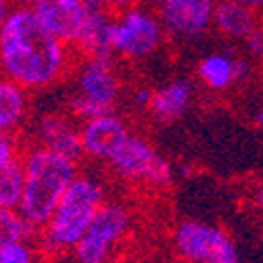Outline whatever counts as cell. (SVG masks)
<instances>
[{
    "instance_id": "obj_27",
    "label": "cell",
    "mask_w": 263,
    "mask_h": 263,
    "mask_svg": "<svg viewBox=\"0 0 263 263\" xmlns=\"http://www.w3.org/2000/svg\"><path fill=\"white\" fill-rule=\"evenodd\" d=\"M253 203H255V207L259 209V213H263V186H259V188L255 190V194H253Z\"/></svg>"
},
{
    "instance_id": "obj_21",
    "label": "cell",
    "mask_w": 263,
    "mask_h": 263,
    "mask_svg": "<svg viewBox=\"0 0 263 263\" xmlns=\"http://www.w3.org/2000/svg\"><path fill=\"white\" fill-rule=\"evenodd\" d=\"M207 263H242V259L236 251V245L230 238V234L219 242V247L213 251V255L209 257Z\"/></svg>"
},
{
    "instance_id": "obj_23",
    "label": "cell",
    "mask_w": 263,
    "mask_h": 263,
    "mask_svg": "<svg viewBox=\"0 0 263 263\" xmlns=\"http://www.w3.org/2000/svg\"><path fill=\"white\" fill-rule=\"evenodd\" d=\"M151 98H153V88H148L144 84L134 86V88H132V92H129V103H132V107L138 109V111H148Z\"/></svg>"
},
{
    "instance_id": "obj_28",
    "label": "cell",
    "mask_w": 263,
    "mask_h": 263,
    "mask_svg": "<svg viewBox=\"0 0 263 263\" xmlns=\"http://www.w3.org/2000/svg\"><path fill=\"white\" fill-rule=\"evenodd\" d=\"M253 123H255L259 129H263V107H259V109L253 113Z\"/></svg>"
},
{
    "instance_id": "obj_2",
    "label": "cell",
    "mask_w": 263,
    "mask_h": 263,
    "mask_svg": "<svg viewBox=\"0 0 263 263\" xmlns=\"http://www.w3.org/2000/svg\"><path fill=\"white\" fill-rule=\"evenodd\" d=\"M107 201L105 180L90 172H80L63 194L48 223L36 236L42 257L59 259L63 255H71Z\"/></svg>"
},
{
    "instance_id": "obj_19",
    "label": "cell",
    "mask_w": 263,
    "mask_h": 263,
    "mask_svg": "<svg viewBox=\"0 0 263 263\" xmlns=\"http://www.w3.org/2000/svg\"><path fill=\"white\" fill-rule=\"evenodd\" d=\"M42 259L36 238L11 242L0 251V263H42Z\"/></svg>"
},
{
    "instance_id": "obj_7",
    "label": "cell",
    "mask_w": 263,
    "mask_h": 263,
    "mask_svg": "<svg viewBox=\"0 0 263 263\" xmlns=\"http://www.w3.org/2000/svg\"><path fill=\"white\" fill-rule=\"evenodd\" d=\"M107 167L121 182L146 186L153 190L170 188L174 182L172 163L153 146L146 136L136 134V132L109 159Z\"/></svg>"
},
{
    "instance_id": "obj_17",
    "label": "cell",
    "mask_w": 263,
    "mask_h": 263,
    "mask_svg": "<svg viewBox=\"0 0 263 263\" xmlns=\"http://www.w3.org/2000/svg\"><path fill=\"white\" fill-rule=\"evenodd\" d=\"M25 188V172L23 159H15L0 167V207L3 209H19Z\"/></svg>"
},
{
    "instance_id": "obj_25",
    "label": "cell",
    "mask_w": 263,
    "mask_h": 263,
    "mask_svg": "<svg viewBox=\"0 0 263 263\" xmlns=\"http://www.w3.org/2000/svg\"><path fill=\"white\" fill-rule=\"evenodd\" d=\"M230 3L242 5V7L251 9V11H253V13H257V15H263V0H230Z\"/></svg>"
},
{
    "instance_id": "obj_22",
    "label": "cell",
    "mask_w": 263,
    "mask_h": 263,
    "mask_svg": "<svg viewBox=\"0 0 263 263\" xmlns=\"http://www.w3.org/2000/svg\"><path fill=\"white\" fill-rule=\"evenodd\" d=\"M245 46V54L249 61H257L263 63V25H259L253 34L242 42Z\"/></svg>"
},
{
    "instance_id": "obj_29",
    "label": "cell",
    "mask_w": 263,
    "mask_h": 263,
    "mask_svg": "<svg viewBox=\"0 0 263 263\" xmlns=\"http://www.w3.org/2000/svg\"><path fill=\"white\" fill-rule=\"evenodd\" d=\"M167 0H140V5H146V7H151V9H161L163 5H165Z\"/></svg>"
},
{
    "instance_id": "obj_8",
    "label": "cell",
    "mask_w": 263,
    "mask_h": 263,
    "mask_svg": "<svg viewBox=\"0 0 263 263\" xmlns=\"http://www.w3.org/2000/svg\"><path fill=\"white\" fill-rule=\"evenodd\" d=\"M217 0H167L157 9L165 36L178 44H194L213 31Z\"/></svg>"
},
{
    "instance_id": "obj_16",
    "label": "cell",
    "mask_w": 263,
    "mask_h": 263,
    "mask_svg": "<svg viewBox=\"0 0 263 263\" xmlns=\"http://www.w3.org/2000/svg\"><path fill=\"white\" fill-rule=\"evenodd\" d=\"M29 119V92L21 86L3 80L0 82V132L19 134Z\"/></svg>"
},
{
    "instance_id": "obj_9",
    "label": "cell",
    "mask_w": 263,
    "mask_h": 263,
    "mask_svg": "<svg viewBox=\"0 0 263 263\" xmlns=\"http://www.w3.org/2000/svg\"><path fill=\"white\" fill-rule=\"evenodd\" d=\"M34 9L40 21L73 50L80 46L92 21L105 11L96 0H44Z\"/></svg>"
},
{
    "instance_id": "obj_30",
    "label": "cell",
    "mask_w": 263,
    "mask_h": 263,
    "mask_svg": "<svg viewBox=\"0 0 263 263\" xmlns=\"http://www.w3.org/2000/svg\"><path fill=\"white\" fill-rule=\"evenodd\" d=\"M13 3L19 7H38L40 3H44V0H13Z\"/></svg>"
},
{
    "instance_id": "obj_11",
    "label": "cell",
    "mask_w": 263,
    "mask_h": 263,
    "mask_svg": "<svg viewBox=\"0 0 263 263\" xmlns=\"http://www.w3.org/2000/svg\"><path fill=\"white\" fill-rule=\"evenodd\" d=\"M134 134L127 119L119 113H109L80 123V138L84 157L98 163H109V159Z\"/></svg>"
},
{
    "instance_id": "obj_12",
    "label": "cell",
    "mask_w": 263,
    "mask_h": 263,
    "mask_svg": "<svg viewBox=\"0 0 263 263\" xmlns=\"http://www.w3.org/2000/svg\"><path fill=\"white\" fill-rule=\"evenodd\" d=\"M29 138H31V144L48 148L73 161L84 159L80 125L69 113L50 111V113L38 115L29 125Z\"/></svg>"
},
{
    "instance_id": "obj_15",
    "label": "cell",
    "mask_w": 263,
    "mask_h": 263,
    "mask_svg": "<svg viewBox=\"0 0 263 263\" xmlns=\"http://www.w3.org/2000/svg\"><path fill=\"white\" fill-rule=\"evenodd\" d=\"M259 25L261 17L251 9L230 3V0H217L213 13V31L219 38L242 44Z\"/></svg>"
},
{
    "instance_id": "obj_10",
    "label": "cell",
    "mask_w": 263,
    "mask_h": 263,
    "mask_svg": "<svg viewBox=\"0 0 263 263\" xmlns=\"http://www.w3.org/2000/svg\"><path fill=\"white\" fill-rule=\"evenodd\" d=\"M194 76L207 92L226 94L251 80L253 61L234 50H211L196 61Z\"/></svg>"
},
{
    "instance_id": "obj_13",
    "label": "cell",
    "mask_w": 263,
    "mask_h": 263,
    "mask_svg": "<svg viewBox=\"0 0 263 263\" xmlns=\"http://www.w3.org/2000/svg\"><path fill=\"white\" fill-rule=\"evenodd\" d=\"M228 232L201 219H182L172 230L174 253L184 263H207Z\"/></svg>"
},
{
    "instance_id": "obj_26",
    "label": "cell",
    "mask_w": 263,
    "mask_h": 263,
    "mask_svg": "<svg viewBox=\"0 0 263 263\" xmlns=\"http://www.w3.org/2000/svg\"><path fill=\"white\" fill-rule=\"evenodd\" d=\"M13 7H15L13 0H0V27H3V23L7 21L9 13L13 11Z\"/></svg>"
},
{
    "instance_id": "obj_3",
    "label": "cell",
    "mask_w": 263,
    "mask_h": 263,
    "mask_svg": "<svg viewBox=\"0 0 263 263\" xmlns=\"http://www.w3.org/2000/svg\"><path fill=\"white\" fill-rule=\"evenodd\" d=\"M21 159L25 172V188L17 211L36 232H40L52 217L63 194L78 178L80 161L36 144L25 146Z\"/></svg>"
},
{
    "instance_id": "obj_5",
    "label": "cell",
    "mask_w": 263,
    "mask_h": 263,
    "mask_svg": "<svg viewBox=\"0 0 263 263\" xmlns=\"http://www.w3.org/2000/svg\"><path fill=\"white\" fill-rule=\"evenodd\" d=\"M165 42V29L155 9L138 3L113 15V57L142 63L161 52Z\"/></svg>"
},
{
    "instance_id": "obj_4",
    "label": "cell",
    "mask_w": 263,
    "mask_h": 263,
    "mask_svg": "<svg viewBox=\"0 0 263 263\" xmlns=\"http://www.w3.org/2000/svg\"><path fill=\"white\" fill-rule=\"evenodd\" d=\"M71 90L67 94V113L86 121L117 113L123 98V80L115 57H80L71 71Z\"/></svg>"
},
{
    "instance_id": "obj_1",
    "label": "cell",
    "mask_w": 263,
    "mask_h": 263,
    "mask_svg": "<svg viewBox=\"0 0 263 263\" xmlns=\"http://www.w3.org/2000/svg\"><path fill=\"white\" fill-rule=\"evenodd\" d=\"M78 52L40 21L34 7L15 5L0 27V76L23 90L44 92L73 71Z\"/></svg>"
},
{
    "instance_id": "obj_18",
    "label": "cell",
    "mask_w": 263,
    "mask_h": 263,
    "mask_svg": "<svg viewBox=\"0 0 263 263\" xmlns=\"http://www.w3.org/2000/svg\"><path fill=\"white\" fill-rule=\"evenodd\" d=\"M36 236H38V232L21 217L19 211L0 207V251L11 242L36 238Z\"/></svg>"
},
{
    "instance_id": "obj_24",
    "label": "cell",
    "mask_w": 263,
    "mask_h": 263,
    "mask_svg": "<svg viewBox=\"0 0 263 263\" xmlns=\"http://www.w3.org/2000/svg\"><path fill=\"white\" fill-rule=\"evenodd\" d=\"M96 3L101 5L105 11H109L111 15H117V13H121V11L129 9V7L138 5L140 0H96Z\"/></svg>"
},
{
    "instance_id": "obj_31",
    "label": "cell",
    "mask_w": 263,
    "mask_h": 263,
    "mask_svg": "<svg viewBox=\"0 0 263 263\" xmlns=\"http://www.w3.org/2000/svg\"><path fill=\"white\" fill-rule=\"evenodd\" d=\"M0 82H3V76H0Z\"/></svg>"
},
{
    "instance_id": "obj_14",
    "label": "cell",
    "mask_w": 263,
    "mask_h": 263,
    "mask_svg": "<svg viewBox=\"0 0 263 263\" xmlns=\"http://www.w3.org/2000/svg\"><path fill=\"white\" fill-rule=\"evenodd\" d=\"M194 103V82L178 76L153 90L148 115L155 123L167 125L180 121Z\"/></svg>"
},
{
    "instance_id": "obj_6",
    "label": "cell",
    "mask_w": 263,
    "mask_h": 263,
    "mask_svg": "<svg viewBox=\"0 0 263 263\" xmlns=\"http://www.w3.org/2000/svg\"><path fill=\"white\" fill-rule=\"evenodd\" d=\"M134 228V211L123 201H107L73 249V263H111Z\"/></svg>"
},
{
    "instance_id": "obj_20",
    "label": "cell",
    "mask_w": 263,
    "mask_h": 263,
    "mask_svg": "<svg viewBox=\"0 0 263 263\" xmlns=\"http://www.w3.org/2000/svg\"><path fill=\"white\" fill-rule=\"evenodd\" d=\"M23 151H25V146L17 134H3V132H0V167L19 159L23 155Z\"/></svg>"
}]
</instances>
